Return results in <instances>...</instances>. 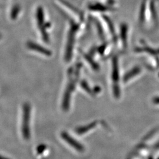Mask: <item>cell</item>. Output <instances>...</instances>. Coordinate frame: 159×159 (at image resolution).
Instances as JSON below:
<instances>
[{
	"instance_id": "3",
	"label": "cell",
	"mask_w": 159,
	"mask_h": 159,
	"mask_svg": "<svg viewBox=\"0 0 159 159\" xmlns=\"http://www.w3.org/2000/svg\"><path fill=\"white\" fill-rule=\"evenodd\" d=\"M114 81H116L115 82L117 81L118 80V67H117V62L116 59H114L113 61V74Z\"/></svg>"
},
{
	"instance_id": "1",
	"label": "cell",
	"mask_w": 159,
	"mask_h": 159,
	"mask_svg": "<svg viewBox=\"0 0 159 159\" xmlns=\"http://www.w3.org/2000/svg\"><path fill=\"white\" fill-rule=\"evenodd\" d=\"M23 114V134L25 139L29 137V119H30V106L29 104H24Z\"/></svg>"
},
{
	"instance_id": "2",
	"label": "cell",
	"mask_w": 159,
	"mask_h": 159,
	"mask_svg": "<svg viewBox=\"0 0 159 159\" xmlns=\"http://www.w3.org/2000/svg\"><path fill=\"white\" fill-rule=\"evenodd\" d=\"M29 48L33 50L34 51H38L41 52L42 54L46 55V56H50L51 55V52L50 51L44 49L43 47H41L40 46H38L37 44H35L34 43H30L28 44Z\"/></svg>"
},
{
	"instance_id": "4",
	"label": "cell",
	"mask_w": 159,
	"mask_h": 159,
	"mask_svg": "<svg viewBox=\"0 0 159 159\" xmlns=\"http://www.w3.org/2000/svg\"><path fill=\"white\" fill-rule=\"evenodd\" d=\"M0 159H8V158H7L6 157H4V156H1L0 155Z\"/></svg>"
}]
</instances>
